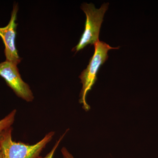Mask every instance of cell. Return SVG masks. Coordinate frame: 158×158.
Listing matches in <instances>:
<instances>
[{
	"mask_svg": "<svg viewBox=\"0 0 158 158\" xmlns=\"http://www.w3.org/2000/svg\"><path fill=\"white\" fill-rule=\"evenodd\" d=\"M16 112V110H13L5 118L0 120V133L11 127V125L14 123Z\"/></svg>",
	"mask_w": 158,
	"mask_h": 158,
	"instance_id": "6",
	"label": "cell"
},
{
	"mask_svg": "<svg viewBox=\"0 0 158 158\" xmlns=\"http://www.w3.org/2000/svg\"><path fill=\"white\" fill-rule=\"evenodd\" d=\"M18 6L15 4L13 6L11 18L8 25L4 27H0V37L2 39L5 46V54L6 61L17 65L21 61L19 56L15 45V38L18 24L15 22L17 19Z\"/></svg>",
	"mask_w": 158,
	"mask_h": 158,
	"instance_id": "5",
	"label": "cell"
},
{
	"mask_svg": "<svg viewBox=\"0 0 158 158\" xmlns=\"http://www.w3.org/2000/svg\"><path fill=\"white\" fill-rule=\"evenodd\" d=\"M94 45L95 51L93 56L90 59L87 68L82 72L79 77L83 85L80 94V102L83 105V107L86 111H88L90 109V106L86 102V96L97 81V73L100 67L107 60L108 51L112 49L119 48V47H112L99 40Z\"/></svg>",
	"mask_w": 158,
	"mask_h": 158,
	"instance_id": "2",
	"label": "cell"
},
{
	"mask_svg": "<svg viewBox=\"0 0 158 158\" xmlns=\"http://www.w3.org/2000/svg\"><path fill=\"white\" fill-rule=\"evenodd\" d=\"M61 152L63 158H74L72 155L68 151V150L65 147L62 148L61 149Z\"/></svg>",
	"mask_w": 158,
	"mask_h": 158,
	"instance_id": "8",
	"label": "cell"
},
{
	"mask_svg": "<svg viewBox=\"0 0 158 158\" xmlns=\"http://www.w3.org/2000/svg\"><path fill=\"white\" fill-rule=\"evenodd\" d=\"M17 65L6 61L0 63V76L19 97L27 102L33 101L34 95L30 86L22 79Z\"/></svg>",
	"mask_w": 158,
	"mask_h": 158,
	"instance_id": "4",
	"label": "cell"
},
{
	"mask_svg": "<svg viewBox=\"0 0 158 158\" xmlns=\"http://www.w3.org/2000/svg\"><path fill=\"white\" fill-rule=\"evenodd\" d=\"M109 5V3H104L100 9H97L92 3L82 4L81 9L85 12L87 17L85 30L78 44L73 51L78 52L88 44L94 45L98 41L104 15Z\"/></svg>",
	"mask_w": 158,
	"mask_h": 158,
	"instance_id": "3",
	"label": "cell"
},
{
	"mask_svg": "<svg viewBox=\"0 0 158 158\" xmlns=\"http://www.w3.org/2000/svg\"><path fill=\"white\" fill-rule=\"evenodd\" d=\"M12 130L11 127L0 133L2 158H39L40 154L55 134V132L51 131L36 144L30 145L13 141Z\"/></svg>",
	"mask_w": 158,
	"mask_h": 158,
	"instance_id": "1",
	"label": "cell"
},
{
	"mask_svg": "<svg viewBox=\"0 0 158 158\" xmlns=\"http://www.w3.org/2000/svg\"><path fill=\"white\" fill-rule=\"evenodd\" d=\"M0 158H2V152H1V145H0Z\"/></svg>",
	"mask_w": 158,
	"mask_h": 158,
	"instance_id": "9",
	"label": "cell"
},
{
	"mask_svg": "<svg viewBox=\"0 0 158 158\" xmlns=\"http://www.w3.org/2000/svg\"><path fill=\"white\" fill-rule=\"evenodd\" d=\"M69 131V129H67L66 130V131L65 132V133L63 134V135H62L61 137H60V138H59V140H58L56 142V144H55V145L53 147V148H52V149L51 150L50 152L47 155L45 156L44 157H40L39 158H53V156L54 155V154H55V152H56V151L57 148H58V146H59V144H60V142H61V141H62V139H63L64 137H65V135H66V133H67V131Z\"/></svg>",
	"mask_w": 158,
	"mask_h": 158,
	"instance_id": "7",
	"label": "cell"
}]
</instances>
